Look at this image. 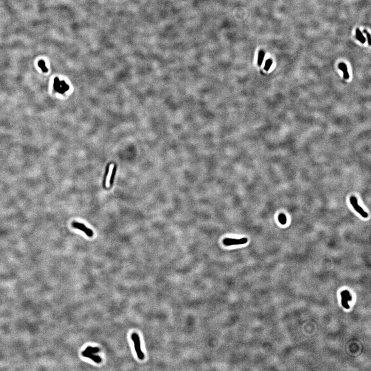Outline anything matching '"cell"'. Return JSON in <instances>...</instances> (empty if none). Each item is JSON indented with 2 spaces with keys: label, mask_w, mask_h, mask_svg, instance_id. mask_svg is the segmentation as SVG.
<instances>
[{
  "label": "cell",
  "mask_w": 371,
  "mask_h": 371,
  "mask_svg": "<svg viewBox=\"0 0 371 371\" xmlns=\"http://www.w3.org/2000/svg\"><path fill=\"white\" fill-rule=\"evenodd\" d=\"M131 340L133 341L134 348L137 355V357L140 360H143L144 358V355L141 350V342L139 336L137 333H134L131 334Z\"/></svg>",
  "instance_id": "6da1fadb"
},
{
  "label": "cell",
  "mask_w": 371,
  "mask_h": 371,
  "mask_svg": "<svg viewBox=\"0 0 371 371\" xmlns=\"http://www.w3.org/2000/svg\"><path fill=\"white\" fill-rule=\"evenodd\" d=\"M248 241V239L246 238H242L241 239L227 238L224 239L223 242V244L226 246H232L245 244Z\"/></svg>",
  "instance_id": "7a4b0ae2"
},
{
  "label": "cell",
  "mask_w": 371,
  "mask_h": 371,
  "mask_svg": "<svg viewBox=\"0 0 371 371\" xmlns=\"http://www.w3.org/2000/svg\"><path fill=\"white\" fill-rule=\"evenodd\" d=\"M53 86L55 90L60 93H63L69 89L68 86L64 82H60L58 78L55 79Z\"/></svg>",
  "instance_id": "3957f363"
},
{
  "label": "cell",
  "mask_w": 371,
  "mask_h": 371,
  "mask_svg": "<svg viewBox=\"0 0 371 371\" xmlns=\"http://www.w3.org/2000/svg\"><path fill=\"white\" fill-rule=\"evenodd\" d=\"M350 202L351 204L352 205L353 207L354 208L356 211L358 213L360 214L361 216L363 217V218H367L368 217V214L366 212L364 211V210L361 208L360 206H359L358 204V201H357V198L355 196H351L350 198Z\"/></svg>",
  "instance_id": "277c9868"
},
{
  "label": "cell",
  "mask_w": 371,
  "mask_h": 371,
  "mask_svg": "<svg viewBox=\"0 0 371 371\" xmlns=\"http://www.w3.org/2000/svg\"><path fill=\"white\" fill-rule=\"evenodd\" d=\"M342 296V304L345 308H349V305L347 304V301L352 300V297L349 291H344L341 293Z\"/></svg>",
  "instance_id": "5b68a950"
},
{
  "label": "cell",
  "mask_w": 371,
  "mask_h": 371,
  "mask_svg": "<svg viewBox=\"0 0 371 371\" xmlns=\"http://www.w3.org/2000/svg\"><path fill=\"white\" fill-rule=\"evenodd\" d=\"M82 355H83V356L87 358H89L90 359H91L92 360L95 361L96 363H101L102 361V359L101 357L97 355H95L92 354V353H82Z\"/></svg>",
  "instance_id": "8992f818"
},
{
  "label": "cell",
  "mask_w": 371,
  "mask_h": 371,
  "mask_svg": "<svg viewBox=\"0 0 371 371\" xmlns=\"http://www.w3.org/2000/svg\"><path fill=\"white\" fill-rule=\"evenodd\" d=\"M339 69L343 72V77L345 79H347L349 77V72L347 71V66L344 63H340L338 66Z\"/></svg>",
  "instance_id": "52a82bcc"
},
{
  "label": "cell",
  "mask_w": 371,
  "mask_h": 371,
  "mask_svg": "<svg viewBox=\"0 0 371 371\" xmlns=\"http://www.w3.org/2000/svg\"><path fill=\"white\" fill-rule=\"evenodd\" d=\"M356 38H357V40H359L362 43H365V41H366V39H365V36H363L362 33L361 32V31L360 30L359 28H357V30H356Z\"/></svg>",
  "instance_id": "ba28073f"
},
{
  "label": "cell",
  "mask_w": 371,
  "mask_h": 371,
  "mask_svg": "<svg viewBox=\"0 0 371 371\" xmlns=\"http://www.w3.org/2000/svg\"><path fill=\"white\" fill-rule=\"evenodd\" d=\"M100 351V349L98 347H92L90 346H89L85 349L84 351H83V353H97L99 352Z\"/></svg>",
  "instance_id": "9c48e42d"
},
{
  "label": "cell",
  "mask_w": 371,
  "mask_h": 371,
  "mask_svg": "<svg viewBox=\"0 0 371 371\" xmlns=\"http://www.w3.org/2000/svg\"><path fill=\"white\" fill-rule=\"evenodd\" d=\"M113 165H111L110 167H109V172L108 174L107 175V178H106V186L107 187H108L110 185V180L111 178V175L113 174Z\"/></svg>",
  "instance_id": "30bf717a"
},
{
  "label": "cell",
  "mask_w": 371,
  "mask_h": 371,
  "mask_svg": "<svg viewBox=\"0 0 371 371\" xmlns=\"http://www.w3.org/2000/svg\"><path fill=\"white\" fill-rule=\"evenodd\" d=\"M265 56V53L263 51L261 50L259 52L258 54V64L259 66H261L262 65L263 60L264 58V57Z\"/></svg>",
  "instance_id": "8fae6325"
},
{
  "label": "cell",
  "mask_w": 371,
  "mask_h": 371,
  "mask_svg": "<svg viewBox=\"0 0 371 371\" xmlns=\"http://www.w3.org/2000/svg\"><path fill=\"white\" fill-rule=\"evenodd\" d=\"M38 66L39 67V68L41 69V70L43 71V72H48V70L47 68L46 67L45 64V62L44 61H43V60H41V61H39Z\"/></svg>",
  "instance_id": "7c38bea8"
},
{
  "label": "cell",
  "mask_w": 371,
  "mask_h": 371,
  "mask_svg": "<svg viewBox=\"0 0 371 371\" xmlns=\"http://www.w3.org/2000/svg\"><path fill=\"white\" fill-rule=\"evenodd\" d=\"M278 221L282 225L286 224V216H285L284 214H280L278 216Z\"/></svg>",
  "instance_id": "4fadbf2b"
},
{
  "label": "cell",
  "mask_w": 371,
  "mask_h": 371,
  "mask_svg": "<svg viewBox=\"0 0 371 371\" xmlns=\"http://www.w3.org/2000/svg\"><path fill=\"white\" fill-rule=\"evenodd\" d=\"M272 63L273 61H272V59H268L266 61V64H265V66H264V70L266 71H268L270 68L272 64Z\"/></svg>",
  "instance_id": "5bb4252c"
},
{
  "label": "cell",
  "mask_w": 371,
  "mask_h": 371,
  "mask_svg": "<svg viewBox=\"0 0 371 371\" xmlns=\"http://www.w3.org/2000/svg\"><path fill=\"white\" fill-rule=\"evenodd\" d=\"M363 32H365V34H366V35L367 36V40H368V43H369V45H371V35H370L369 32H367V30H363Z\"/></svg>",
  "instance_id": "9a60e30c"
},
{
  "label": "cell",
  "mask_w": 371,
  "mask_h": 371,
  "mask_svg": "<svg viewBox=\"0 0 371 371\" xmlns=\"http://www.w3.org/2000/svg\"><path fill=\"white\" fill-rule=\"evenodd\" d=\"M77 225V226H81V227H82V228H84V230H85V228H87V227L85 226V225H84V224H82V223H78V222H73L72 225Z\"/></svg>",
  "instance_id": "2e32d148"
},
{
  "label": "cell",
  "mask_w": 371,
  "mask_h": 371,
  "mask_svg": "<svg viewBox=\"0 0 371 371\" xmlns=\"http://www.w3.org/2000/svg\"><path fill=\"white\" fill-rule=\"evenodd\" d=\"M84 230H86V232H88V233H89V234H91V235H93L92 231V230H89V229H88V228H85Z\"/></svg>",
  "instance_id": "e0dca14e"
}]
</instances>
